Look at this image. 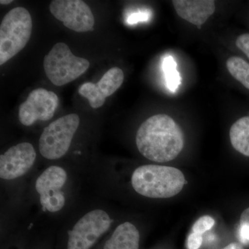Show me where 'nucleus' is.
<instances>
[{
  "label": "nucleus",
  "mask_w": 249,
  "mask_h": 249,
  "mask_svg": "<svg viewBox=\"0 0 249 249\" xmlns=\"http://www.w3.org/2000/svg\"><path fill=\"white\" fill-rule=\"evenodd\" d=\"M58 103V96L53 91L43 88L33 90L27 101L19 106V120L25 126H30L38 120H50Z\"/></svg>",
  "instance_id": "nucleus-9"
},
{
  "label": "nucleus",
  "mask_w": 249,
  "mask_h": 249,
  "mask_svg": "<svg viewBox=\"0 0 249 249\" xmlns=\"http://www.w3.org/2000/svg\"><path fill=\"white\" fill-rule=\"evenodd\" d=\"M202 235L196 232H191L187 240V247L188 249H199L202 245Z\"/></svg>",
  "instance_id": "nucleus-19"
},
{
  "label": "nucleus",
  "mask_w": 249,
  "mask_h": 249,
  "mask_svg": "<svg viewBox=\"0 0 249 249\" xmlns=\"http://www.w3.org/2000/svg\"><path fill=\"white\" fill-rule=\"evenodd\" d=\"M140 234L135 226L124 222L116 228L103 249H139Z\"/></svg>",
  "instance_id": "nucleus-13"
},
{
  "label": "nucleus",
  "mask_w": 249,
  "mask_h": 249,
  "mask_svg": "<svg viewBox=\"0 0 249 249\" xmlns=\"http://www.w3.org/2000/svg\"><path fill=\"white\" fill-rule=\"evenodd\" d=\"M134 191L150 198H169L182 191L186 178L181 170L173 167L144 165L132 176Z\"/></svg>",
  "instance_id": "nucleus-2"
},
{
  "label": "nucleus",
  "mask_w": 249,
  "mask_h": 249,
  "mask_svg": "<svg viewBox=\"0 0 249 249\" xmlns=\"http://www.w3.org/2000/svg\"><path fill=\"white\" fill-rule=\"evenodd\" d=\"M222 249H245L242 245L240 243L237 242H232V243L229 244L227 247H224Z\"/></svg>",
  "instance_id": "nucleus-22"
},
{
  "label": "nucleus",
  "mask_w": 249,
  "mask_h": 249,
  "mask_svg": "<svg viewBox=\"0 0 249 249\" xmlns=\"http://www.w3.org/2000/svg\"><path fill=\"white\" fill-rule=\"evenodd\" d=\"M228 71L237 81L249 89V64L239 57H231L227 61Z\"/></svg>",
  "instance_id": "nucleus-15"
},
{
  "label": "nucleus",
  "mask_w": 249,
  "mask_h": 249,
  "mask_svg": "<svg viewBox=\"0 0 249 249\" xmlns=\"http://www.w3.org/2000/svg\"><path fill=\"white\" fill-rule=\"evenodd\" d=\"M13 2V0H1L0 4H9Z\"/></svg>",
  "instance_id": "nucleus-23"
},
{
  "label": "nucleus",
  "mask_w": 249,
  "mask_h": 249,
  "mask_svg": "<svg viewBox=\"0 0 249 249\" xmlns=\"http://www.w3.org/2000/svg\"><path fill=\"white\" fill-rule=\"evenodd\" d=\"M80 124L79 116L68 114L53 121L41 134L39 150L47 160H58L68 151Z\"/></svg>",
  "instance_id": "nucleus-5"
},
{
  "label": "nucleus",
  "mask_w": 249,
  "mask_h": 249,
  "mask_svg": "<svg viewBox=\"0 0 249 249\" xmlns=\"http://www.w3.org/2000/svg\"><path fill=\"white\" fill-rule=\"evenodd\" d=\"M236 46L249 58V34H242L236 40Z\"/></svg>",
  "instance_id": "nucleus-20"
},
{
  "label": "nucleus",
  "mask_w": 249,
  "mask_h": 249,
  "mask_svg": "<svg viewBox=\"0 0 249 249\" xmlns=\"http://www.w3.org/2000/svg\"><path fill=\"white\" fill-rule=\"evenodd\" d=\"M172 2L179 17L199 29L215 11L212 0H174Z\"/></svg>",
  "instance_id": "nucleus-12"
},
{
  "label": "nucleus",
  "mask_w": 249,
  "mask_h": 249,
  "mask_svg": "<svg viewBox=\"0 0 249 249\" xmlns=\"http://www.w3.org/2000/svg\"><path fill=\"white\" fill-rule=\"evenodd\" d=\"M239 236L242 243L249 244V208L245 209L241 214Z\"/></svg>",
  "instance_id": "nucleus-18"
},
{
  "label": "nucleus",
  "mask_w": 249,
  "mask_h": 249,
  "mask_svg": "<svg viewBox=\"0 0 249 249\" xmlns=\"http://www.w3.org/2000/svg\"><path fill=\"white\" fill-rule=\"evenodd\" d=\"M150 14L147 12L145 13H137V14H133L130 15L127 19V24H134L139 22H144L147 21L150 18Z\"/></svg>",
  "instance_id": "nucleus-21"
},
{
  "label": "nucleus",
  "mask_w": 249,
  "mask_h": 249,
  "mask_svg": "<svg viewBox=\"0 0 249 249\" xmlns=\"http://www.w3.org/2000/svg\"><path fill=\"white\" fill-rule=\"evenodd\" d=\"M232 147L242 155L249 157V116L241 118L230 129Z\"/></svg>",
  "instance_id": "nucleus-14"
},
{
  "label": "nucleus",
  "mask_w": 249,
  "mask_h": 249,
  "mask_svg": "<svg viewBox=\"0 0 249 249\" xmlns=\"http://www.w3.org/2000/svg\"><path fill=\"white\" fill-rule=\"evenodd\" d=\"M214 225V219L209 215L202 216L193 224V232L203 235L204 232L212 229Z\"/></svg>",
  "instance_id": "nucleus-17"
},
{
  "label": "nucleus",
  "mask_w": 249,
  "mask_h": 249,
  "mask_svg": "<svg viewBox=\"0 0 249 249\" xmlns=\"http://www.w3.org/2000/svg\"><path fill=\"white\" fill-rule=\"evenodd\" d=\"M124 73L119 67L108 70L96 84L85 83L80 87L78 92L89 101L93 109L101 107L106 98L115 93L124 83Z\"/></svg>",
  "instance_id": "nucleus-11"
},
{
  "label": "nucleus",
  "mask_w": 249,
  "mask_h": 249,
  "mask_svg": "<svg viewBox=\"0 0 249 249\" xmlns=\"http://www.w3.org/2000/svg\"><path fill=\"white\" fill-rule=\"evenodd\" d=\"M54 17L68 29L76 32L92 31L94 17L91 9L81 0H54L49 5Z\"/></svg>",
  "instance_id": "nucleus-8"
},
{
  "label": "nucleus",
  "mask_w": 249,
  "mask_h": 249,
  "mask_svg": "<svg viewBox=\"0 0 249 249\" xmlns=\"http://www.w3.org/2000/svg\"><path fill=\"white\" fill-rule=\"evenodd\" d=\"M31 31L32 19L25 8H14L4 16L0 26V65L25 47Z\"/></svg>",
  "instance_id": "nucleus-3"
},
{
  "label": "nucleus",
  "mask_w": 249,
  "mask_h": 249,
  "mask_svg": "<svg viewBox=\"0 0 249 249\" xmlns=\"http://www.w3.org/2000/svg\"><path fill=\"white\" fill-rule=\"evenodd\" d=\"M36 158L35 149L29 142L11 147L0 156V178L5 180L20 178L31 169Z\"/></svg>",
  "instance_id": "nucleus-10"
},
{
  "label": "nucleus",
  "mask_w": 249,
  "mask_h": 249,
  "mask_svg": "<svg viewBox=\"0 0 249 249\" xmlns=\"http://www.w3.org/2000/svg\"><path fill=\"white\" fill-rule=\"evenodd\" d=\"M163 70L167 88L175 92L181 84V78L177 70V62L172 55H168L163 59Z\"/></svg>",
  "instance_id": "nucleus-16"
},
{
  "label": "nucleus",
  "mask_w": 249,
  "mask_h": 249,
  "mask_svg": "<svg viewBox=\"0 0 249 249\" xmlns=\"http://www.w3.org/2000/svg\"><path fill=\"white\" fill-rule=\"evenodd\" d=\"M89 65L87 59L73 55L63 42L55 44L44 59L46 75L55 86H63L77 79Z\"/></svg>",
  "instance_id": "nucleus-4"
},
{
  "label": "nucleus",
  "mask_w": 249,
  "mask_h": 249,
  "mask_svg": "<svg viewBox=\"0 0 249 249\" xmlns=\"http://www.w3.org/2000/svg\"><path fill=\"white\" fill-rule=\"evenodd\" d=\"M112 220L103 210L96 209L85 214L69 231L67 249H90L107 231Z\"/></svg>",
  "instance_id": "nucleus-6"
},
{
  "label": "nucleus",
  "mask_w": 249,
  "mask_h": 249,
  "mask_svg": "<svg viewBox=\"0 0 249 249\" xmlns=\"http://www.w3.org/2000/svg\"><path fill=\"white\" fill-rule=\"evenodd\" d=\"M67 175L63 168L51 166L36 180V191L40 195V201L44 211L58 212L65 204V194L62 188L66 182Z\"/></svg>",
  "instance_id": "nucleus-7"
},
{
  "label": "nucleus",
  "mask_w": 249,
  "mask_h": 249,
  "mask_svg": "<svg viewBox=\"0 0 249 249\" xmlns=\"http://www.w3.org/2000/svg\"><path fill=\"white\" fill-rule=\"evenodd\" d=\"M136 143L147 160L165 163L182 151L184 138L178 124L166 114H157L144 121L137 131Z\"/></svg>",
  "instance_id": "nucleus-1"
}]
</instances>
